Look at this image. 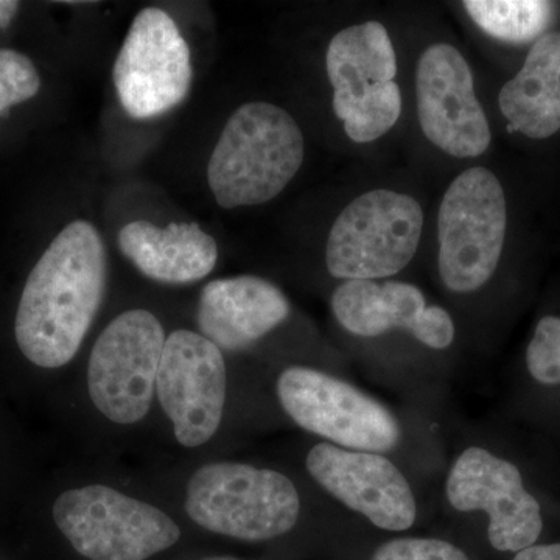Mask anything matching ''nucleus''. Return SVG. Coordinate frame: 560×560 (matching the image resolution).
<instances>
[{
	"instance_id": "1",
	"label": "nucleus",
	"mask_w": 560,
	"mask_h": 560,
	"mask_svg": "<svg viewBox=\"0 0 560 560\" xmlns=\"http://www.w3.org/2000/svg\"><path fill=\"white\" fill-rule=\"evenodd\" d=\"M108 285V253L86 220L51 241L22 290L14 337L35 366L58 370L75 359L101 311Z\"/></svg>"
},
{
	"instance_id": "2",
	"label": "nucleus",
	"mask_w": 560,
	"mask_h": 560,
	"mask_svg": "<svg viewBox=\"0 0 560 560\" xmlns=\"http://www.w3.org/2000/svg\"><path fill=\"white\" fill-rule=\"evenodd\" d=\"M304 154V135L285 109L246 103L234 110L210 154V191L223 209L264 205L289 186Z\"/></svg>"
},
{
	"instance_id": "3",
	"label": "nucleus",
	"mask_w": 560,
	"mask_h": 560,
	"mask_svg": "<svg viewBox=\"0 0 560 560\" xmlns=\"http://www.w3.org/2000/svg\"><path fill=\"white\" fill-rule=\"evenodd\" d=\"M301 510L296 485L268 467L220 460L200 467L187 482L191 521L231 539H278L298 525Z\"/></svg>"
},
{
	"instance_id": "4",
	"label": "nucleus",
	"mask_w": 560,
	"mask_h": 560,
	"mask_svg": "<svg viewBox=\"0 0 560 560\" xmlns=\"http://www.w3.org/2000/svg\"><path fill=\"white\" fill-rule=\"evenodd\" d=\"M276 396L300 429L337 447L389 456L404 442V425L388 405L329 372L287 368Z\"/></svg>"
},
{
	"instance_id": "5",
	"label": "nucleus",
	"mask_w": 560,
	"mask_h": 560,
	"mask_svg": "<svg viewBox=\"0 0 560 560\" xmlns=\"http://www.w3.org/2000/svg\"><path fill=\"white\" fill-rule=\"evenodd\" d=\"M51 515L73 550L90 560H147L180 539L171 515L109 486L66 490Z\"/></svg>"
},
{
	"instance_id": "6",
	"label": "nucleus",
	"mask_w": 560,
	"mask_h": 560,
	"mask_svg": "<svg viewBox=\"0 0 560 560\" xmlns=\"http://www.w3.org/2000/svg\"><path fill=\"white\" fill-rule=\"evenodd\" d=\"M506 198L485 167L460 173L442 198L438 215V270L453 293L482 289L499 267L506 237Z\"/></svg>"
},
{
	"instance_id": "7",
	"label": "nucleus",
	"mask_w": 560,
	"mask_h": 560,
	"mask_svg": "<svg viewBox=\"0 0 560 560\" xmlns=\"http://www.w3.org/2000/svg\"><path fill=\"white\" fill-rule=\"evenodd\" d=\"M422 208L410 195L372 190L342 210L326 246L335 279L378 280L399 275L419 248Z\"/></svg>"
},
{
	"instance_id": "8",
	"label": "nucleus",
	"mask_w": 560,
	"mask_h": 560,
	"mask_svg": "<svg viewBox=\"0 0 560 560\" xmlns=\"http://www.w3.org/2000/svg\"><path fill=\"white\" fill-rule=\"evenodd\" d=\"M165 340L161 320L143 308L120 313L102 331L88 363V389L110 422L135 425L149 415Z\"/></svg>"
},
{
	"instance_id": "9",
	"label": "nucleus",
	"mask_w": 560,
	"mask_h": 560,
	"mask_svg": "<svg viewBox=\"0 0 560 560\" xmlns=\"http://www.w3.org/2000/svg\"><path fill=\"white\" fill-rule=\"evenodd\" d=\"M444 495L458 514L488 518L489 544L497 551L514 552L533 547L544 530L540 501L528 488L517 464L482 445H467L453 459L444 482Z\"/></svg>"
},
{
	"instance_id": "10",
	"label": "nucleus",
	"mask_w": 560,
	"mask_h": 560,
	"mask_svg": "<svg viewBox=\"0 0 560 560\" xmlns=\"http://www.w3.org/2000/svg\"><path fill=\"white\" fill-rule=\"evenodd\" d=\"M121 108L136 120L171 113L189 95L194 68L189 44L167 11L140 10L113 69Z\"/></svg>"
},
{
	"instance_id": "11",
	"label": "nucleus",
	"mask_w": 560,
	"mask_h": 560,
	"mask_svg": "<svg viewBox=\"0 0 560 560\" xmlns=\"http://www.w3.org/2000/svg\"><path fill=\"white\" fill-rule=\"evenodd\" d=\"M156 396L183 447L208 444L219 431L226 408L223 352L198 331H173L162 350Z\"/></svg>"
},
{
	"instance_id": "12",
	"label": "nucleus",
	"mask_w": 560,
	"mask_h": 560,
	"mask_svg": "<svg viewBox=\"0 0 560 560\" xmlns=\"http://www.w3.org/2000/svg\"><path fill=\"white\" fill-rule=\"evenodd\" d=\"M305 469L327 495L375 528L405 533L418 522L419 503L411 481L388 455L348 451L320 441L305 456Z\"/></svg>"
},
{
	"instance_id": "13",
	"label": "nucleus",
	"mask_w": 560,
	"mask_h": 560,
	"mask_svg": "<svg viewBox=\"0 0 560 560\" xmlns=\"http://www.w3.org/2000/svg\"><path fill=\"white\" fill-rule=\"evenodd\" d=\"M419 124L431 143L455 158H477L489 149L490 127L475 95L466 58L451 44L423 51L416 72Z\"/></svg>"
},
{
	"instance_id": "14",
	"label": "nucleus",
	"mask_w": 560,
	"mask_h": 560,
	"mask_svg": "<svg viewBox=\"0 0 560 560\" xmlns=\"http://www.w3.org/2000/svg\"><path fill=\"white\" fill-rule=\"evenodd\" d=\"M330 308L353 337L405 331L431 350L451 348L456 337L451 313L427 304L422 290L399 280H346L331 293Z\"/></svg>"
},
{
	"instance_id": "15",
	"label": "nucleus",
	"mask_w": 560,
	"mask_h": 560,
	"mask_svg": "<svg viewBox=\"0 0 560 560\" xmlns=\"http://www.w3.org/2000/svg\"><path fill=\"white\" fill-rule=\"evenodd\" d=\"M290 301L257 276H235L206 283L197 307L198 334L223 352H243L285 323Z\"/></svg>"
},
{
	"instance_id": "16",
	"label": "nucleus",
	"mask_w": 560,
	"mask_h": 560,
	"mask_svg": "<svg viewBox=\"0 0 560 560\" xmlns=\"http://www.w3.org/2000/svg\"><path fill=\"white\" fill-rule=\"evenodd\" d=\"M119 249L145 278L165 285H189L208 278L219 260L215 238L197 223L154 226L145 220L125 224Z\"/></svg>"
},
{
	"instance_id": "17",
	"label": "nucleus",
	"mask_w": 560,
	"mask_h": 560,
	"mask_svg": "<svg viewBox=\"0 0 560 560\" xmlns=\"http://www.w3.org/2000/svg\"><path fill=\"white\" fill-rule=\"evenodd\" d=\"M499 105L510 132L548 139L560 130V32L534 43L521 72L501 88Z\"/></svg>"
},
{
	"instance_id": "18",
	"label": "nucleus",
	"mask_w": 560,
	"mask_h": 560,
	"mask_svg": "<svg viewBox=\"0 0 560 560\" xmlns=\"http://www.w3.org/2000/svg\"><path fill=\"white\" fill-rule=\"evenodd\" d=\"M326 70L334 101H355L375 84L394 81L397 57L388 32L370 21L337 33L327 49Z\"/></svg>"
},
{
	"instance_id": "19",
	"label": "nucleus",
	"mask_w": 560,
	"mask_h": 560,
	"mask_svg": "<svg viewBox=\"0 0 560 560\" xmlns=\"http://www.w3.org/2000/svg\"><path fill=\"white\" fill-rule=\"evenodd\" d=\"M463 5L481 31L511 44L536 43L555 14V5L541 0H467Z\"/></svg>"
},
{
	"instance_id": "20",
	"label": "nucleus",
	"mask_w": 560,
	"mask_h": 560,
	"mask_svg": "<svg viewBox=\"0 0 560 560\" xmlns=\"http://www.w3.org/2000/svg\"><path fill=\"white\" fill-rule=\"evenodd\" d=\"M338 119L353 142L368 143L386 135L401 113V94L396 81L375 84L355 101H334Z\"/></svg>"
},
{
	"instance_id": "21",
	"label": "nucleus",
	"mask_w": 560,
	"mask_h": 560,
	"mask_svg": "<svg viewBox=\"0 0 560 560\" xmlns=\"http://www.w3.org/2000/svg\"><path fill=\"white\" fill-rule=\"evenodd\" d=\"M526 371L537 385L560 388V318L545 316L537 323L525 353Z\"/></svg>"
},
{
	"instance_id": "22",
	"label": "nucleus",
	"mask_w": 560,
	"mask_h": 560,
	"mask_svg": "<svg viewBox=\"0 0 560 560\" xmlns=\"http://www.w3.org/2000/svg\"><path fill=\"white\" fill-rule=\"evenodd\" d=\"M40 90L35 62L13 49H0V114L11 106L32 101Z\"/></svg>"
},
{
	"instance_id": "23",
	"label": "nucleus",
	"mask_w": 560,
	"mask_h": 560,
	"mask_svg": "<svg viewBox=\"0 0 560 560\" xmlns=\"http://www.w3.org/2000/svg\"><path fill=\"white\" fill-rule=\"evenodd\" d=\"M371 560H470L459 547L436 537H397L385 541Z\"/></svg>"
},
{
	"instance_id": "24",
	"label": "nucleus",
	"mask_w": 560,
	"mask_h": 560,
	"mask_svg": "<svg viewBox=\"0 0 560 560\" xmlns=\"http://www.w3.org/2000/svg\"><path fill=\"white\" fill-rule=\"evenodd\" d=\"M512 560H560V544H536L518 551Z\"/></svg>"
},
{
	"instance_id": "25",
	"label": "nucleus",
	"mask_w": 560,
	"mask_h": 560,
	"mask_svg": "<svg viewBox=\"0 0 560 560\" xmlns=\"http://www.w3.org/2000/svg\"><path fill=\"white\" fill-rule=\"evenodd\" d=\"M21 3L14 0H0V28L10 27L14 14L20 10Z\"/></svg>"
}]
</instances>
